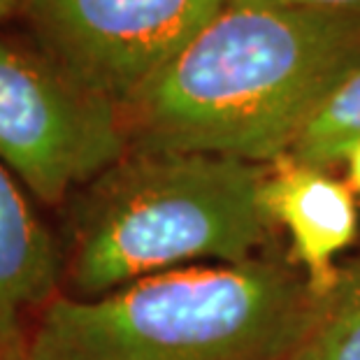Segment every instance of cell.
Masks as SVG:
<instances>
[{
  "label": "cell",
  "instance_id": "cell-1",
  "mask_svg": "<svg viewBox=\"0 0 360 360\" xmlns=\"http://www.w3.org/2000/svg\"><path fill=\"white\" fill-rule=\"evenodd\" d=\"M360 58V21L277 0H226L121 105L130 149L267 165Z\"/></svg>",
  "mask_w": 360,
  "mask_h": 360
},
{
  "label": "cell",
  "instance_id": "cell-4",
  "mask_svg": "<svg viewBox=\"0 0 360 360\" xmlns=\"http://www.w3.org/2000/svg\"><path fill=\"white\" fill-rule=\"evenodd\" d=\"M130 151L121 107L33 35L0 26V165L28 195L63 207Z\"/></svg>",
  "mask_w": 360,
  "mask_h": 360
},
{
  "label": "cell",
  "instance_id": "cell-2",
  "mask_svg": "<svg viewBox=\"0 0 360 360\" xmlns=\"http://www.w3.org/2000/svg\"><path fill=\"white\" fill-rule=\"evenodd\" d=\"M263 179L265 165L247 160L130 149L63 205L60 295L94 300L151 274L256 258L272 228Z\"/></svg>",
  "mask_w": 360,
  "mask_h": 360
},
{
  "label": "cell",
  "instance_id": "cell-9",
  "mask_svg": "<svg viewBox=\"0 0 360 360\" xmlns=\"http://www.w3.org/2000/svg\"><path fill=\"white\" fill-rule=\"evenodd\" d=\"M288 360H360V263L340 270L333 288L316 297Z\"/></svg>",
  "mask_w": 360,
  "mask_h": 360
},
{
  "label": "cell",
  "instance_id": "cell-5",
  "mask_svg": "<svg viewBox=\"0 0 360 360\" xmlns=\"http://www.w3.org/2000/svg\"><path fill=\"white\" fill-rule=\"evenodd\" d=\"M226 0H24L19 19L44 49L119 107Z\"/></svg>",
  "mask_w": 360,
  "mask_h": 360
},
{
  "label": "cell",
  "instance_id": "cell-7",
  "mask_svg": "<svg viewBox=\"0 0 360 360\" xmlns=\"http://www.w3.org/2000/svg\"><path fill=\"white\" fill-rule=\"evenodd\" d=\"M58 293V240L0 165V360H21L37 316Z\"/></svg>",
  "mask_w": 360,
  "mask_h": 360
},
{
  "label": "cell",
  "instance_id": "cell-3",
  "mask_svg": "<svg viewBox=\"0 0 360 360\" xmlns=\"http://www.w3.org/2000/svg\"><path fill=\"white\" fill-rule=\"evenodd\" d=\"M314 304L277 258L179 267L94 300L58 293L21 360H288Z\"/></svg>",
  "mask_w": 360,
  "mask_h": 360
},
{
  "label": "cell",
  "instance_id": "cell-10",
  "mask_svg": "<svg viewBox=\"0 0 360 360\" xmlns=\"http://www.w3.org/2000/svg\"><path fill=\"white\" fill-rule=\"evenodd\" d=\"M277 3L360 21V0H277Z\"/></svg>",
  "mask_w": 360,
  "mask_h": 360
},
{
  "label": "cell",
  "instance_id": "cell-12",
  "mask_svg": "<svg viewBox=\"0 0 360 360\" xmlns=\"http://www.w3.org/2000/svg\"><path fill=\"white\" fill-rule=\"evenodd\" d=\"M21 5H24V0H0V24L19 17Z\"/></svg>",
  "mask_w": 360,
  "mask_h": 360
},
{
  "label": "cell",
  "instance_id": "cell-11",
  "mask_svg": "<svg viewBox=\"0 0 360 360\" xmlns=\"http://www.w3.org/2000/svg\"><path fill=\"white\" fill-rule=\"evenodd\" d=\"M342 163L347 167V184L356 195H360V142L347 151Z\"/></svg>",
  "mask_w": 360,
  "mask_h": 360
},
{
  "label": "cell",
  "instance_id": "cell-6",
  "mask_svg": "<svg viewBox=\"0 0 360 360\" xmlns=\"http://www.w3.org/2000/svg\"><path fill=\"white\" fill-rule=\"evenodd\" d=\"M260 202L270 224L288 231L311 293H328L340 277L337 256L358 235V205L351 186L323 167L283 154L265 165Z\"/></svg>",
  "mask_w": 360,
  "mask_h": 360
},
{
  "label": "cell",
  "instance_id": "cell-8",
  "mask_svg": "<svg viewBox=\"0 0 360 360\" xmlns=\"http://www.w3.org/2000/svg\"><path fill=\"white\" fill-rule=\"evenodd\" d=\"M360 142V58L337 79L314 107L288 149L300 163L333 167Z\"/></svg>",
  "mask_w": 360,
  "mask_h": 360
}]
</instances>
